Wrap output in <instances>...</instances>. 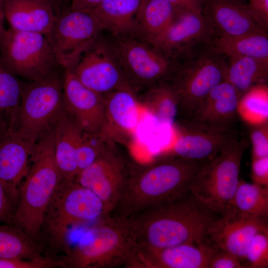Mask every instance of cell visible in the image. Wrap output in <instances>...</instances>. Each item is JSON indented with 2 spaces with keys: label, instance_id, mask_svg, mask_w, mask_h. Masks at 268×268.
Wrapping results in <instances>:
<instances>
[{
  "label": "cell",
  "instance_id": "cell-1",
  "mask_svg": "<svg viewBox=\"0 0 268 268\" xmlns=\"http://www.w3.org/2000/svg\"><path fill=\"white\" fill-rule=\"evenodd\" d=\"M219 215L189 191L128 218L136 248L156 250L204 242L208 226Z\"/></svg>",
  "mask_w": 268,
  "mask_h": 268
},
{
  "label": "cell",
  "instance_id": "cell-2",
  "mask_svg": "<svg viewBox=\"0 0 268 268\" xmlns=\"http://www.w3.org/2000/svg\"><path fill=\"white\" fill-rule=\"evenodd\" d=\"M205 162L161 154L146 164H134L130 178L113 214L130 217L187 193Z\"/></svg>",
  "mask_w": 268,
  "mask_h": 268
},
{
  "label": "cell",
  "instance_id": "cell-3",
  "mask_svg": "<svg viewBox=\"0 0 268 268\" xmlns=\"http://www.w3.org/2000/svg\"><path fill=\"white\" fill-rule=\"evenodd\" d=\"M101 200L75 180L62 179L45 211L38 244L46 256L67 254L71 230L108 215Z\"/></svg>",
  "mask_w": 268,
  "mask_h": 268
},
{
  "label": "cell",
  "instance_id": "cell-4",
  "mask_svg": "<svg viewBox=\"0 0 268 268\" xmlns=\"http://www.w3.org/2000/svg\"><path fill=\"white\" fill-rule=\"evenodd\" d=\"M30 163L19 188L12 224L38 243L45 211L63 179L55 158L53 129L34 144Z\"/></svg>",
  "mask_w": 268,
  "mask_h": 268
},
{
  "label": "cell",
  "instance_id": "cell-5",
  "mask_svg": "<svg viewBox=\"0 0 268 268\" xmlns=\"http://www.w3.org/2000/svg\"><path fill=\"white\" fill-rule=\"evenodd\" d=\"M136 248L129 218L108 215L89 227L66 255L63 268H133Z\"/></svg>",
  "mask_w": 268,
  "mask_h": 268
},
{
  "label": "cell",
  "instance_id": "cell-6",
  "mask_svg": "<svg viewBox=\"0 0 268 268\" xmlns=\"http://www.w3.org/2000/svg\"><path fill=\"white\" fill-rule=\"evenodd\" d=\"M249 145L246 138H240L205 163L192 182V194L215 213L220 214L232 205L242 157Z\"/></svg>",
  "mask_w": 268,
  "mask_h": 268
},
{
  "label": "cell",
  "instance_id": "cell-7",
  "mask_svg": "<svg viewBox=\"0 0 268 268\" xmlns=\"http://www.w3.org/2000/svg\"><path fill=\"white\" fill-rule=\"evenodd\" d=\"M0 59L13 74L29 81L64 69L46 35L11 28L0 36Z\"/></svg>",
  "mask_w": 268,
  "mask_h": 268
},
{
  "label": "cell",
  "instance_id": "cell-8",
  "mask_svg": "<svg viewBox=\"0 0 268 268\" xmlns=\"http://www.w3.org/2000/svg\"><path fill=\"white\" fill-rule=\"evenodd\" d=\"M63 74L23 83L15 131L33 144L53 128L65 110Z\"/></svg>",
  "mask_w": 268,
  "mask_h": 268
},
{
  "label": "cell",
  "instance_id": "cell-9",
  "mask_svg": "<svg viewBox=\"0 0 268 268\" xmlns=\"http://www.w3.org/2000/svg\"><path fill=\"white\" fill-rule=\"evenodd\" d=\"M111 42L128 84L137 95L167 81L176 68L169 57L134 37H116Z\"/></svg>",
  "mask_w": 268,
  "mask_h": 268
},
{
  "label": "cell",
  "instance_id": "cell-10",
  "mask_svg": "<svg viewBox=\"0 0 268 268\" xmlns=\"http://www.w3.org/2000/svg\"><path fill=\"white\" fill-rule=\"evenodd\" d=\"M64 68L72 71L86 87L105 96L130 87L111 42L100 35L77 51Z\"/></svg>",
  "mask_w": 268,
  "mask_h": 268
},
{
  "label": "cell",
  "instance_id": "cell-11",
  "mask_svg": "<svg viewBox=\"0 0 268 268\" xmlns=\"http://www.w3.org/2000/svg\"><path fill=\"white\" fill-rule=\"evenodd\" d=\"M118 144L110 140L96 160L74 179L101 200L109 215L113 213L122 196L134 164Z\"/></svg>",
  "mask_w": 268,
  "mask_h": 268
},
{
  "label": "cell",
  "instance_id": "cell-12",
  "mask_svg": "<svg viewBox=\"0 0 268 268\" xmlns=\"http://www.w3.org/2000/svg\"><path fill=\"white\" fill-rule=\"evenodd\" d=\"M175 139L162 154L200 162H207L240 138L234 128H222L179 119L172 127Z\"/></svg>",
  "mask_w": 268,
  "mask_h": 268
},
{
  "label": "cell",
  "instance_id": "cell-13",
  "mask_svg": "<svg viewBox=\"0 0 268 268\" xmlns=\"http://www.w3.org/2000/svg\"><path fill=\"white\" fill-rule=\"evenodd\" d=\"M226 67L214 59L202 58L176 67L166 81L178 101L179 119L189 118L200 102L216 85L225 80Z\"/></svg>",
  "mask_w": 268,
  "mask_h": 268
},
{
  "label": "cell",
  "instance_id": "cell-14",
  "mask_svg": "<svg viewBox=\"0 0 268 268\" xmlns=\"http://www.w3.org/2000/svg\"><path fill=\"white\" fill-rule=\"evenodd\" d=\"M103 30L91 11L69 6L56 12L47 37L63 67L78 50L99 36Z\"/></svg>",
  "mask_w": 268,
  "mask_h": 268
},
{
  "label": "cell",
  "instance_id": "cell-15",
  "mask_svg": "<svg viewBox=\"0 0 268 268\" xmlns=\"http://www.w3.org/2000/svg\"><path fill=\"white\" fill-rule=\"evenodd\" d=\"M260 232L268 233V220L244 213L232 205L210 223L204 242L235 255L243 263L250 242Z\"/></svg>",
  "mask_w": 268,
  "mask_h": 268
},
{
  "label": "cell",
  "instance_id": "cell-16",
  "mask_svg": "<svg viewBox=\"0 0 268 268\" xmlns=\"http://www.w3.org/2000/svg\"><path fill=\"white\" fill-rule=\"evenodd\" d=\"M63 96L65 110L82 132L101 134L105 122L104 96L84 85L68 68H64Z\"/></svg>",
  "mask_w": 268,
  "mask_h": 268
},
{
  "label": "cell",
  "instance_id": "cell-17",
  "mask_svg": "<svg viewBox=\"0 0 268 268\" xmlns=\"http://www.w3.org/2000/svg\"><path fill=\"white\" fill-rule=\"evenodd\" d=\"M105 122L101 134L118 143H128L134 136L142 109L137 95L130 87L116 89L104 96Z\"/></svg>",
  "mask_w": 268,
  "mask_h": 268
},
{
  "label": "cell",
  "instance_id": "cell-18",
  "mask_svg": "<svg viewBox=\"0 0 268 268\" xmlns=\"http://www.w3.org/2000/svg\"><path fill=\"white\" fill-rule=\"evenodd\" d=\"M35 144L22 137L15 131L5 133L0 139V182L15 210L19 188L29 171Z\"/></svg>",
  "mask_w": 268,
  "mask_h": 268
},
{
  "label": "cell",
  "instance_id": "cell-19",
  "mask_svg": "<svg viewBox=\"0 0 268 268\" xmlns=\"http://www.w3.org/2000/svg\"><path fill=\"white\" fill-rule=\"evenodd\" d=\"M217 251L205 242L185 243L156 250L136 248L134 268H208Z\"/></svg>",
  "mask_w": 268,
  "mask_h": 268
},
{
  "label": "cell",
  "instance_id": "cell-20",
  "mask_svg": "<svg viewBox=\"0 0 268 268\" xmlns=\"http://www.w3.org/2000/svg\"><path fill=\"white\" fill-rule=\"evenodd\" d=\"M202 13L213 22L221 35L266 32V27L249 6L238 0H204Z\"/></svg>",
  "mask_w": 268,
  "mask_h": 268
},
{
  "label": "cell",
  "instance_id": "cell-21",
  "mask_svg": "<svg viewBox=\"0 0 268 268\" xmlns=\"http://www.w3.org/2000/svg\"><path fill=\"white\" fill-rule=\"evenodd\" d=\"M241 96L232 84L224 80L206 94L191 117L186 119L211 127L233 128Z\"/></svg>",
  "mask_w": 268,
  "mask_h": 268
},
{
  "label": "cell",
  "instance_id": "cell-22",
  "mask_svg": "<svg viewBox=\"0 0 268 268\" xmlns=\"http://www.w3.org/2000/svg\"><path fill=\"white\" fill-rule=\"evenodd\" d=\"M202 13L176 9L167 28L151 44L168 57L202 38L208 30Z\"/></svg>",
  "mask_w": 268,
  "mask_h": 268
},
{
  "label": "cell",
  "instance_id": "cell-23",
  "mask_svg": "<svg viewBox=\"0 0 268 268\" xmlns=\"http://www.w3.org/2000/svg\"><path fill=\"white\" fill-rule=\"evenodd\" d=\"M1 2L10 28L46 36L49 33L56 11L48 0H1Z\"/></svg>",
  "mask_w": 268,
  "mask_h": 268
},
{
  "label": "cell",
  "instance_id": "cell-24",
  "mask_svg": "<svg viewBox=\"0 0 268 268\" xmlns=\"http://www.w3.org/2000/svg\"><path fill=\"white\" fill-rule=\"evenodd\" d=\"M55 158L63 179L74 180L78 170L76 147L82 131L65 110L54 125Z\"/></svg>",
  "mask_w": 268,
  "mask_h": 268
},
{
  "label": "cell",
  "instance_id": "cell-25",
  "mask_svg": "<svg viewBox=\"0 0 268 268\" xmlns=\"http://www.w3.org/2000/svg\"><path fill=\"white\" fill-rule=\"evenodd\" d=\"M144 0H103L91 11L115 37L133 36Z\"/></svg>",
  "mask_w": 268,
  "mask_h": 268
},
{
  "label": "cell",
  "instance_id": "cell-26",
  "mask_svg": "<svg viewBox=\"0 0 268 268\" xmlns=\"http://www.w3.org/2000/svg\"><path fill=\"white\" fill-rule=\"evenodd\" d=\"M175 11L168 0H144L133 37L151 44L170 24Z\"/></svg>",
  "mask_w": 268,
  "mask_h": 268
},
{
  "label": "cell",
  "instance_id": "cell-27",
  "mask_svg": "<svg viewBox=\"0 0 268 268\" xmlns=\"http://www.w3.org/2000/svg\"><path fill=\"white\" fill-rule=\"evenodd\" d=\"M268 78V59L250 57L231 58L226 67L225 80L242 95L256 86L266 84Z\"/></svg>",
  "mask_w": 268,
  "mask_h": 268
},
{
  "label": "cell",
  "instance_id": "cell-28",
  "mask_svg": "<svg viewBox=\"0 0 268 268\" xmlns=\"http://www.w3.org/2000/svg\"><path fill=\"white\" fill-rule=\"evenodd\" d=\"M142 108L161 124L171 127L179 119L177 96L167 82L158 83L137 95Z\"/></svg>",
  "mask_w": 268,
  "mask_h": 268
},
{
  "label": "cell",
  "instance_id": "cell-29",
  "mask_svg": "<svg viewBox=\"0 0 268 268\" xmlns=\"http://www.w3.org/2000/svg\"><path fill=\"white\" fill-rule=\"evenodd\" d=\"M23 83L0 59V133L16 130Z\"/></svg>",
  "mask_w": 268,
  "mask_h": 268
},
{
  "label": "cell",
  "instance_id": "cell-30",
  "mask_svg": "<svg viewBox=\"0 0 268 268\" xmlns=\"http://www.w3.org/2000/svg\"><path fill=\"white\" fill-rule=\"evenodd\" d=\"M214 50L230 58L250 57L268 59V38L266 32L237 36L221 35L214 42Z\"/></svg>",
  "mask_w": 268,
  "mask_h": 268
},
{
  "label": "cell",
  "instance_id": "cell-31",
  "mask_svg": "<svg viewBox=\"0 0 268 268\" xmlns=\"http://www.w3.org/2000/svg\"><path fill=\"white\" fill-rule=\"evenodd\" d=\"M46 256L39 245L19 228L0 222V258L36 260Z\"/></svg>",
  "mask_w": 268,
  "mask_h": 268
},
{
  "label": "cell",
  "instance_id": "cell-32",
  "mask_svg": "<svg viewBox=\"0 0 268 268\" xmlns=\"http://www.w3.org/2000/svg\"><path fill=\"white\" fill-rule=\"evenodd\" d=\"M232 205L247 214L268 218V187L239 180Z\"/></svg>",
  "mask_w": 268,
  "mask_h": 268
},
{
  "label": "cell",
  "instance_id": "cell-33",
  "mask_svg": "<svg viewBox=\"0 0 268 268\" xmlns=\"http://www.w3.org/2000/svg\"><path fill=\"white\" fill-rule=\"evenodd\" d=\"M237 112L250 126L268 123V86L263 84L254 87L240 97Z\"/></svg>",
  "mask_w": 268,
  "mask_h": 268
},
{
  "label": "cell",
  "instance_id": "cell-34",
  "mask_svg": "<svg viewBox=\"0 0 268 268\" xmlns=\"http://www.w3.org/2000/svg\"><path fill=\"white\" fill-rule=\"evenodd\" d=\"M110 140L101 134L82 132L76 147L78 172L93 163Z\"/></svg>",
  "mask_w": 268,
  "mask_h": 268
},
{
  "label": "cell",
  "instance_id": "cell-35",
  "mask_svg": "<svg viewBox=\"0 0 268 268\" xmlns=\"http://www.w3.org/2000/svg\"><path fill=\"white\" fill-rule=\"evenodd\" d=\"M243 265L245 268H268V233L256 234L245 252Z\"/></svg>",
  "mask_w": 268,
  "mask_h": 268
},
{
  "label": "cell",
  "instance_id": "cell-36",
  "mask_svg": "<svg viewBox=\"0 0 268 268\" xmlns=\"http://www.w3.org/2000/svg\"><path fill=\"white\" fill-rule=\"evenodd\" d=\"M250 126L252 160L268 157V123Z\"/></svg>",
  "mask_w": 268,
  "mask_h": 268
},
{
  "label": "cell",
  "instance_id": "cell-37",
  "mask_svg": "<svg viewBox=\"0 0 268 268\" xmlns=\"http://www.w3.org/2000/svg\"><path fill=\"white\" fill-rule=\"evenodd\" d=\"M56 266L55 260L49 256L36 260L0 258V268H51Z\"/></svg>",
  "mask_w": 268,
  "mask_h": 268
},
{
  "label": "cell",
  "instance_id": "cell-38",
  "mask_svg": "<svg viewBox=\"0 0 268 268\" xmlns=\"http://www.w3.org/2000/svg\"><path fill=\"white\" fill-rule=\"evenodd\" d=\"M238 257L228 252L217 250L211 258L208 268H243Z\"/></svg>",
  "mask_w": 268,
  "mask_h": 268
},
{
  "label": "cell",
  "instance_id": "cell-39",
  "mask_svg": "<svg viewBox=\"0 0 268 268\" xmlns=\"http://www.w3.org/2000/svg\"><path fill=\"white\" fill-rule=\"evenodd\" d=\"M251 169L253 182L268 187V157L252 160Z\"/></svg>",
  "mask_w": 268,
  "mask_h": 268
},
{
  "label": "cell",
  "instance_id": "cell-40",
  "mask_svg": "<svg viewBox=\"0 0 268 268\" xmlns=\"http://www.w3.org/2000/svg\"><path fill=\"white\" fill-rule=\"evenodd\" d=\"M14 212L8 195L0 182V222L12 224Z\"/></svg>",
  "mask_w": 268,
  "mask_h": 268
},
{
  "label": "cell",
  "instance_id": "cell-41",
  "mask_svg": "<svg viewBox=\"0 0 268 268\" xmlns=\"http://www.w3.org/2000/svg\"><path fill=\"white\" fill-rule=\"evenodd\" d=\"M248 5L254 13L267 27L268 23V0H248Z\"/></svg>",
  "mask_w": 268,
  "mask_h": 268
},
{
  "label": "cell",
  "instance_id": "cell-42",
  "mask_svg": "<svg viewBox=\"0 0 268 268\" xmlns=\"http://www.w3.org/2000/svg\"><path fill=\"white\" fill-rule=\"evenodd\" d=\"M176 9L202 13L204 0H168Z\"/></svg>",
  "mask_w": 268,
  "mask_h": 268
},
{
  "label": "cell",
  "instance_id": "cell-43",
  "mask_svg": "<svg viewBox=\"0 0 268 268\" xmlns=\"http://www.w3.org/2000/svg\"><path fill=\"white\" fill-rule=\"evenodd\" d=\"M103 0H69V7L73 9L92 11Z\"/></svg>",
  "mask_w": 268,
  "mask_h": 268
},
{
  "label": "cell",
  "instance_id": "cell-44",
  "mask_svg": "<svg viewBox=\"0 0 268 268\" xmlns=\"http://www.w3.org/2000/svg\"><path fill=\"white\" fill-rule=\"evenodd\" d=\"M53 5L56 13L61 9L66 7L64 6V3L65 1L69 0H48Z\"/></svg>",
  "mask_w": 268,
  "mask_h": 268
},
{
  "label": "cell",
  "instance_id": "cell-45",
  "mask_svg": "<svg viewBox=\"0 0 268 268\" xmlns=\"http://www.w3.org/2000/svg\"><path fill=\"white\" fill-rule=\"evenodd\" d=\"M4 18L5 17L1 2V0H0V36L5 30L4 29L3 25Z\"/></svg>",
  "mask_w": 268,
  "mask_h": 268
},
{
  "label": "cell",
  "instance_id": "cell-46",
  "mask_svg": "<svg viewBox=\"0 0 268 268\" xmlns=\"http://www.w3.org/2000/svg\"><path fill=\"white\" fill-rule=\"evenodd\" d=\"M2 135H3L1 134L0 133V138L1 137V136H2Z\"/></svg>",
  "mask_w": 268,
  "mask_h": 268
}]
</instances>
